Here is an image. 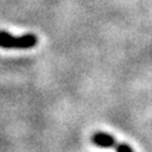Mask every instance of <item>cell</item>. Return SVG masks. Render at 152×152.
I'll return each instance as SVG.
<instances>
[{
    "label": "cell",
    "mask_w": 152,
    "mask_h": 152,
    "mask_svg": "<svg viewBox=\"0 0 152 152\" xmlns=\"http://www.w3.org/2000/svg\"><path fill=\"white\" fill-rule=\"evenodd\" d=\"M38 38L34 34L14 37L5 31H0V47L5 50H29L36 47Z\"/></svg>",
    "instance_id": "1"
},
{
    "label": "cell",
    "mask_w": 152,
    "mask_h": 152,
    "mask_svg": "<svg viewBox=\"0 0 152 152\" xmlns=\"http://www.w3.org/2000/svg\"><path fill=\"white\" fill-rule=\"evenodd\" d=\"M91 142L93 145L100 147V148H112V147H117V140L114 138L112 134L105 132H95L94 134L91 136Z\"/></svg>",
    "instance_id": "2"
},
{
    "label": "cell",
    "mask_w": 152,
    "mask_h": 152,
    "mask_svg": "<svg viewBox=\"0 0 152 152\" xmlns=\"http://www.w3.org/2000/svg\"><path fill=\"white\" fill-rule=\"evenodd\" d=\"M115 150H117V152H134V150L127 143H119L115 147Z\"/></svg>",
    "instance_id": "3"
}]
</instances>
